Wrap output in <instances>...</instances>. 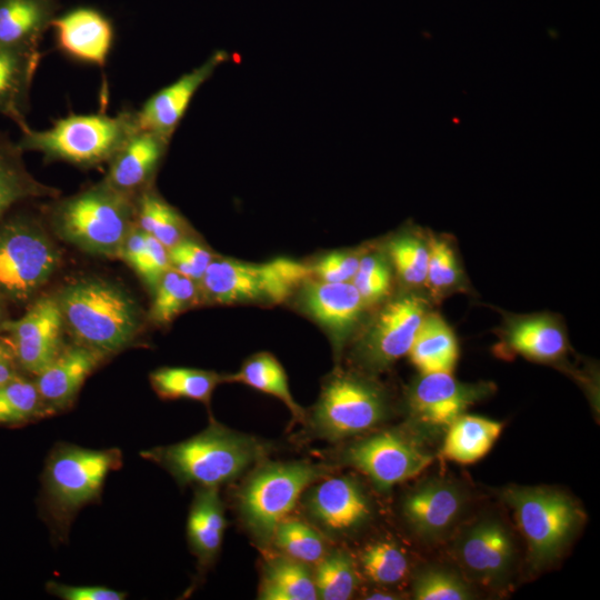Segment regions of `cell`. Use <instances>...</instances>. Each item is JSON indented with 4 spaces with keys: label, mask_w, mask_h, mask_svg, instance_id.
<instances>
[{
    "label": "cell",
    "mask_w": 600,
    "mask_h": 600,
    "mask_svg": "<svg viewBox=\"0 0 600 600\" xmlns=\"http://www.w3.org/2000/svg\"><path fill=\"white\" fill-rule=\"evenodd\" d=\"M64 326L77 343L104 357L133 343L142 327L137 301L120 286L98 278L66 284L56 296Z\"/></svg>",
    "instance_id": "6da1fadb"
},
{
    "label": "cell",
    "mask_w": 600,
    "mask_h": 600,
    "mask_svg": "<svg viewBox=\"0 0 600 600\" xmlns=\"http://www.w3.org/2000/svg\"><path fill=\"white\" fill-rule=\"evenodd\" d=\"M266 448L253 437L212 422L200 433L178 443L140 452L160 464L181 484L219 488L261 460Z\"/></svg>",
    "instance_id": "7a4b0ae2"
},
{
    "label": "cell",
    "mask_w": 600,
    "mask_h": 600,
    "mask_svg": "<svg viewBox=\"0 0 600 600\" xmlns=\"http://www.w3.org/2000/svg\"><path fill=\"white\" fill-rule=\"evenodd\" d=\"M119 449L93 450L58 443L41 477V509L57 536L64 539L78 511L101 496L111 471L121 467Z\"/></svg>",
    "instance_id": "3957f363"
},
{
    "label": "cell",
    "mask_w": 600,
    "mask_h": 600,
    "mask_svg": "<svg viewBox=\"0 0 600 600\" xmlns=\"http://www.w3.org/2000/svg\"><path fill=\"white\" fill-rule=\"evenodd\" d=\"M136 199L101 180L59 199L49 210L50 223L66 242L101 257H119L136 222Z\"/></svg>",
    "instance_id": "277c9868"
},
{
    "label": "cell",
    "mask_w": 600,
    "mask_h": 600,
    "mask_svg": "<svg viewBox=\"0 0 600 600\" xmlns=\"http://www.w3.org/2000/svg\"><path fill=\"white\" fill-rule=\"evenodd\" d=\"M138 129L136 110L76 114L57 119L44 130L28 123L19 127V148L37 151L47 162L64 161L87 169L109 162L123 142Z\"/></svg>",
    "instance_id": "5b68a950"
},
{
    "label": "cell",
    "mask_w": 600,
    "mask_h": 600,
    "mask_svg": "<svg viewBox=\"0 0 600 600\" xmlns=\"http://www.w3.org/2000/svg\"><path fill=\"white\" fill-rule=\"evenodd\" d=\"M24 203L0 219V296L17 306L31 302L60 262L43 223Z\"/></svg>",
    "instance_id": "8992f818"
},
{
    "label": "cell",
    "mask_w": 600,
    "mask_h": 600,
    "mask_svg": "<svg viewBox=\"0 0 600 600\" xmlns=\"http://www.w3.org/2000/svg\"><path fill=\"white\" fill-rule=\"evenodd\" d=\"M311 274L309 266L287 258L249 263L214 257L198 286L202 298L211 303L277 304L287 300Z\"/></svg>",
    "instance_id": "52a82bcc"
},
{
    "label": "cell",
    "mask_w": 600,
    "mask_h": 600,
    "mask_svg": "<svg viewBox=\"0 0 600 600\" xmlns=\"http://www.w3.org/2000/svg\"><path fill=\"white\" fill-rule=\"evenodd\" d=\"M326 469L307 462H270L252 472L239 492L241 518L263 546L272 542L278 524L294 508L300 496Z\"/></svg>",
    "instance_id": "ba28073f"
},
{
    "label": "cell",
    "mask_w": 600,
    "mask_h": 600,
    "mask_svg": "<svg viewBox=\"0 0 600 600\" xmlns=\"http://www.w3.org/2000/svg\"><path fill=\"white\" fill-rule=\"evenodd\" d=\"M502 498L514 510L536 566L556 559L581 522L578 506L556 490L513 487L506 489Z\"/></svg>",
    "instance_id": "9c48e42d"
},
{
    "label": "cell",
    "mask_w": 600,
    "mask_h": 600,
    "mask_svg": "<svg viewBox=\"0 0 600 600\" xmlns=\"http://www.w3.org/2000/svg\"><path fill=\"white\" fill-rule=\"evenodd\" d=\"M386 413L384 396L376 384L340 373L323 387L312 421L319 436L340 440L371 429Z\"/></svg>",
    "instance_id": "30bf717a"
},
{
    "label": "cell",
    "mask_w": 600,
    "mask_h": 600,
    "mask_svg": "<svg viewBox=\"0 0 600 600\" xmlns=\"http://www.w3.org/2000/svg\"><path fill=\"white\" fill-rule=\"evenodd\" d=\"M427 300L413 292L387 302L357 347V358L369 370L381 371L408 354L428 313Z\"/></svg>",
    "instance_id": "8fae6325"
},
{
    "label": "cell",
    "mask_w": 600,
    "mask_h": 600,
    "mask_svg": "<svg viewBox=\"0 0 600 600\" xmlns=\"http://www.w3.org/2000/svg\"><path fill=\"white\" fill-rule=\"evenodd\" d=\"M63 327L56 297L42 296L19 319L6 320L0 334L10 342L21 371L37 376L63 349Z\"/></svg>",
    "instance_id": "7c38bea8"
},
{
    "label": "cell",
    "mask_w": 600,
    "mask_h": 600,
    "mask_svg": "<svg viewBox=\"0 0 600 600\" xmlns=\"http://www.w3.org/2000/svg\"><path fill=\"white\" fill-rule=\"evenodd\" d=\"M344 460L386 491L419 474L432 458L400 432L382 431L350 446Z\"/></svg>",
    "instance_id": "4fadbf2b"
},
{
    "label": "cell",
    "mask_w": 600,
    "mask_h": 600,
    "mask_svg": "<svg viewBox=\"0 0 600 600\" xmlns=\"http://www.w3.org/2000/svg\"><path fill=\"white\" fill-rule=\"evenodd\" d=\"M493 390L488 382H461L451 372L421 373L409 388L408 409L419 424L429 429H447L470 406Z\"/></svg>",
    "instance_id": "5bb4252c"
},
{
    "label": "cell",
    "mask_w": 600,
    "mask_h": 600,
    "mask_svg": "<svg viewBox=\"0 0 600 600\" xmlns=\"http://www.w3.org/2000/svg\"><path fill=\"white\" fill-rule=\"evenodd\" d=\"M56 48L68 59L103 68L114 42L111 19L97 8L80 6L57 14L51 27Z\"/></svg>",
    "instance_id": "9a60e30c"
},
{
    "label": "cell",
    "mask_w": 600,
    "mask_h": 600,
    "mask_svg": "<svg viewBox=\"0 0 600 600\" xmlns=\"http://www.w3.org/2000/svg\"><path fill=\"white\" fill-rule=\"evenodd\" d=\"M227 59L224 51H216L201 66L153 93L136 110L138 129L170 140L196 92Z\"/></svg>",
    "instance_id": "2e32d148"
},
{
    "label": "cell",
    "mask_w": 600,
    "mask_h": 600,
    "mask_svg": "<svg viewBox=\"0 0 600 600\" xmlns=\"http://www.w3.org/2000/svg\"><path fill=\"white\" fill-rule=\"evenodd\" d=\"M309 514L327 531L344 534L370 517V503L361 486L349 477H334L313 486L307 494Z\"/></svg>",
    "instance_id": "e0dca14e"
},
{
    "label": "cell",
    "mask_w": 600,
    "mask_h": 600,
    "mask_svg": "<svg viewBox=\"0 0 600 600\" xmlns=\"http://www.w3.org/2000/svg\"><path fill=\"white\" fill-rule=\"evenodd\" d=\"M168 139L137 129L109 160L102 179L113 189L137 198L151 181L169 144Z\"/></svg>",
    "instance_id": "ac0fdd59"
},
{
    "label": "cell",
    "mask_w": 600,
    "mask_h": 600,
    "mask_svg": "<svg viewBox=\"0 0 600 600\" xmlns=\"http://www.w3.org/2000/svg\"><path fill=\"white\" fill-rule=\"evenodd\" d=\"M104 358L100 352L79 343L63 347L34 380L49 414L72 404L86 379Z\"/></svg>",
    "instance_id": "d6986e66"
},
{
    "label": "cell",
    "mask_w": 600,
    "mask_h": 600,
    "mask_svg": "<svg viewBox=\"0 0 600 600\" xmlns=\"http://www.w3.org/2000/svg\"><path fill=\"white\" fill-rule=\"evenodd\" d=\"M500 337L510 352L538 362L558 361L569 349L563 324L549 313L507 317Z\"/></svg>",
    "instance_id": "ffe728a7"
},
{
    "label": "cell",
    "mask_w": 600,
    "mask_h": 600,
    "mask_svg": "<svg viewBox=\"0 0 600 600\" xmlns=\"http://www.w3.org/2000/svg\"><path fill=\"white\" fill-rule=\"evenodd\" d=\"M302 300L308 313L330 332L337 347L353 330L366 307L352 282L309 281Z\"/></svg>",
    "instance_id": "44dd1931"
},
{
    "label": "cell",
    "mask_w": 600,
    "mask_h": 600,
    "mask_svg": "<svg viewBox=\"0 0 600 600\" xmlns=\"http://www.w3.org/2000/svg\"><path fill=\"white\" fill-rule=\"evenodd\" d=\"M403 514L424 539L446 534L463 509V496L453 484L432 480L419 486L403 502Z\"/></svg>",
    "instance_id": "7402d4cb"
},
{
    "label": "cell",
    "mask_w": 600,
    "mask_h": 600,
    "mask_svg": "<svg viewBox=\"0 0 600 600\" xmlns=\"http://www.w3.org/2000/svg\"><path fill=\"white\" fill-rule=\"evenodd\" d=\"M463 567L486 581L498 580L509 570L513 560V543L506 528L493 520L471 527L457 548Z\"/></svg>",
    "instance_id": "603a6c76"
},
{
    "label": "cell",
    "mask_w": 600,
    "mask_h": 600,
    "mask_svg": "<svg viewBox=\"0 0 600 600\" xmlns=\"http://www.w3.org/2000/svg\"><path fill=\"white\" fill-rule=\"evenodd\" d=\"M59 0H0V47L39 49Z\"/></svg>",
    "instance_id": "cb8c5ba5"
},
{
    "label": "cell",
    "mask_w": 600,
    "mask_h": 600,
    "mask_svg": "<svg viewBox=\"0 0 600 600\" xmlns=\"http://www.w3.org/2000/svg\"><path fill=\"white\" fill-rule=\"evenodd\" d=\"M42 58L39 49L0 47V116L26 124L30 90Z\"/></svg>",
    "instance_id": "d4e9b609"
},
{
    "label": "cell",
    "mask_w": 600,
    "mask_h": 600,
    "mask_svg": "<svg viewBox=\"0 0 600 600\" xmlns=\"http://www.w3.org/2000/svg\"><path fill=\"white\" fill-rule=\"evenodd\" d=\"M226 518L218 488H198L187 523L188 541L200 566H209L218 556Z\"/></svg>",
    "instance_id": "484cf974"
},
{
    "label": "cell",
    "mask_w": 600,
    "mask_h": 600,
    "mask_svg": "<svg viewBox=\"0 0 600 600\" xmlns=\"http://www.w3.org/2000/svg\"><path fill=\"white\" fill-rule=\"evenodd\" d=\"M22 154L17 141L0 132V219L20 203L59 194L28 171Z\"/></svg>",
    "instance_id": "4316f807"
},
{
    "label": "cell",
    "mask_w": 600,
    "mask_h": 600,
    "mask_svg": "<svg viewBox=\"0 0 600 600\" xmlns=\"http://www.w3.org/2000/svg\"><path fill=\"white\" fill-rule=\"evenodd\" d=\"M408 354L421 373L451 372L459 356L454 332L439 313L428 311Z\"/></svg>",
    "instance_id": "83f0119b"
},
{
    "label": "cell",
    "mask_w": 600,
    "mask_h": 600,
    "mask_svg": "<svg viewBox=\"0 0 600 600\" xmlns=\"http://www.w3.org/2000/svg\"><path fill=\"white\" fill-rule=\"evenodd\" d=\"M501 430L498 421L463 413L446 429L442 453L458 463H473L489 452Z\"/></svg>",
    "instance_id": "f1b7e54d"
},
{
    "label": "cell",
    "mask_w": 600,
    "mask_h": 600,
    "mask_svg": "<svg viewBox=\"0 0 600 600\" xmlns=\"http://www.w3.org/2000/svg\"><path fill=\"white\" fill-rule=\"evenodd\" d=\"M259 599L316 600L318 593L313 574L302 562L287 556L274 558L263 570Z\"/></svg>",
    "instance_id": "f546056e"
},
{
    "label": "cell",
    "mask_w": 600,
    "mask_h": 600,
    "mask_svg": "<svg viewBox=\"0 0 600 600\" xmlns=\"http://www.w3.org/2000/svg\"><path fill=\"white\" fill-rule=\"evenodd\" d=\"M221 382H226V376L193 368L164 367L150 373V383L160 398L189 399L207 406Z\"/></svg>",
    "instance_id": "4dcf8cb0"
},
{
    "label": "cell",
    "mask_w": 600,
    "mask_h": 600,
    "mask_svg": "<svg viewBox=\"0 0 600 600\" xmlns=\"http://www.w3.org/2000/svg\"><path fill=\"white\" fill-rule=\"evenodd\" d=\"M226 381L243 383L276 397L284 403L297 420H303L304 418L303 409L291 394L283 367L269 352L253 354L242 364L238 372L226 376Z\"/></svg>",
    "instance_id": "1f68e13d"
},
{
    "label": "cell",
    "mask_w": 600,
    "mask_h": 600,
    "mask_svg": "<svg viewBox=\"0 0 600 600\" xmlns=\"http://www.w3.org/2000/svg\"><path fill=\"white\" fill-rule=\"evenodd\" d=\"M136 223L170 249L184 239L187 223L181 214L152 188L136 198Z\"/></svg>",
    "instance_id": "d6a6232c"
},
{
    "label": "cell",
    "mask_w": 600,
    "mask_h": 600,
    "mask_svg": "<svg viewBox=\"0 0 600 600\" xmlns=\"http://www.w3.org/2000/svg\"><path fill=\"white\" fill-rule=\"evenodd\" d=\"M387 254L404 286L411 289L426 287L429 236L418 230H406L388 242Z\"/></svg>",
    "instance_id": "836d02e7"
},
{
    "label": "cell",
    "mask_w": 600,
    "mask_h": 600,
    "mask_svg": "<svg viewBox=\"0 0 600 600\" xmlns=\"http://www.w3.org/2000/svg\"><path fill=\"white\" fill-rule=\"evenodd\" d=\"M199 300L198 282L169 268L154 288L149 317L157 324H168Z\"/></svg>",
    "instance_id": "e575fe53"
},
{
    "label": "cell",
    "mask_w": 600,
    "mask_h": 600,
    "mask_svg": "<svg viewBox=\"0 0 600 600\" xmlns=\"http://www.w3.org/2000/svg\"><path fill=\"white\" fill-rule=\"evenodd\" d=\"M464 273L451 241L429 236V260L426 288L433 298H443L466 288Z\"/></svg>",
    "instance_id": "d590c367"
},
{
    "label": "cell",
    "mask_w": 600,
    "mask_h": 600,
    "mask_svg": "<svg viewBox=\"0 0 600 600\" xmlns=\"http://www.w3.org/2000/svg\"><path fill=\"white\" fill-rule=\"evenodd\" d=\"M47 416L34 381L20 374L0 386V424L22 426Z\"/></svg>",
    "instance_id": "8d00e7d4"
},
{
    "label": "cell",
    "mask_w": 600,
    "mask_h": 600,
    "mask_svg": "<svg viewBox=\"0 0 600 600\" xmlns=\"http://www.w3.org/2000/svg\"><path fill=\"white\" fill-rule=\"evenodd\" d=\"M272 542L284 556L304 564H317L328 552L323 537L298 519H283L274 531Z\"/></svg>",
    "instance_id": "74e56055"
},
{
    "label": "cell",
    "mask_w": 600,
    "mask_h": 600,
    "mask_svg": "<svg viewBox=\"0 0 600 600\" xmlns=\"http://www.w3.org/2000/svg\"><path fill=\"white\" fill-rule=\"evenodd\" d=\"M318 599L347 600L358 584L351 558L342 551L327 552L313 574Z\"/></svg>",
    "instance_id": "f35d334b"
},
{
    "label": "cell",
    "mask_w": 600,
    "mask_h": 600,
    "mask_svg": "<svg viewBox=\"0 0 600 600\" xmlns=\"http://www.w3.org/2000/svg\"><path fill=\"white\" fill-rule=\"evenodd\" d=\"M360 562L368 579L380 584L398 583L409 570L404 552L391 541H378L366 547Z\"/></svg>",
    "instance_id": "ab89813d"
},
{
    "label": "cell",
    "mask_w": 600,
    "mask_h": 600,
    "mask_svg": "<svg viewBox=\"0 0 600 600\" xmlns=\"http://www.w3.org/2000/svg\"><path fill=\"white\" fill-rule=\"evenodd\" d=\"M351 282L366 306L381 301L389 294L392 284L389 259L380 252L362 253Z\"/></svg>",
    "instance_id": "60d3db41"
},
{
    "label": "cell",
    "mask_w": 600,
    "mask_h": 600,
    "mask_svg": "<svg viewBox=\"0 0 600 600\" xmlns=\"http://www.w3.org/2000/svg\"><path fill=\"white\" fill-rule=\"evenodd\" d=\"M418 600H467L472 598L468 587L453 573L442 569H427L413 583Z\"/></svg>",
    "instance_id": "b9f144b4"
},
{
    "label": "cell",
    "mask_w": 600,
    "mask_h": 600,
    "mask_svg": "<svg viewBox=\"0 0 600 600\" xmlns=\"http://www.w3.org/2000/svg\"><path fill=\"white\" fill-rule=\"evenodd\" d=\"M168 253L170 268L197 282L201 280L214 258L209 249L186 238L168 249Z\"/></svg>",
    "instance_id": "7bdbcfd3"
},
{
    "label": "cell",
    "mask_w": 600,
    "mask_h": 600,
    "mask_svg": "<svg viewBox=\"0 0 600 600\" xmlns=\"http://www.w3.org/2000/svg\"><path fill=\"white\" fill-rule=\"evenodd\" d=\"M363 252L334 251L320 258L311 268L312 274L326 282H351Z\"/></svg>",
    "instance_id": "ee69618b"
},
{
    "label": "cell",
    "mask_w": 600,
    "mask_h": 600,
    "mask_svg": "<svg viewBox=\"0 0 600 600\" xmlns=\"http://www.w3.org/2000/svg\"><path fill=\"white\" fill-rule=\"evenodd\" d=\"M169 268L168 249L154 237L146 233V253L137 273L150 289L154 290L159 280Z\"/></svg>",
    "instance_id": "f6af8a7d"
},
{
    "label": "cell",
    "mask_w": 600,
    "mask_h": 600,
    "mask_svg": "<svg viewBox=\"0 0 600 600\" xmlns=\"http://www.w3.org/2000/svg\"><path fill=\"white\" fill-rule=\"evenodd\" d=\"M47 591L63 600H122L124 592L102 586H69L56 581L46 584Z\"/></svg>",
    "instance_id": "bcb514c9"
},
{
    "label": "cell",
    "mask_w": 600,
    "mask_h": 600,
    "mask_svg": "<svg viewBox=\"0 0 600 600\" xmlns=\"http://www.w3.org/2000/svg\"><path fill=\"white\" fill-rule=\"evenodd\" d=\"M144 253L146 233L134 222L123 241L119 257L137 272Z\"/></svg>",
    "instance_id": "7dc6e473"
},
{
    "label": "cell",
    "mask_w": 600,
    "mask_h": 600,
    "mask_svg": "<svg viewBox=\"0 0 600 600\" xmlns=\"http://www.w3.org/2000/svg\"><path fill=\"white\" fill-rule=\"evenodd\" d=\"M22 374L8 339L0 334V386Z\"/></svg>",
    "instance_id": "c3c4849f"
},
{
    "label": "cell",
    "mask_w": 600,
    "mask_h": 600,
    "mask_svg": "<svg viewBox=\"0 0 600 600\" xmlns=\"http://www.w3.org/2000/svg\"><path fill=\"white\" fill-rule=\"evenodd\" d=\"M366 599H370V600H392V599H397V597H393V594L391 593H387V592H373V593H370Z\"/></svg>",
    "instance_id": "681fc988"
},
{
    "label": "cell",
    "mask_w": 600,
    "mask_h": 600,
    "mask_svg": "<svg viewBox=\"0 0 600 600\" xmlns=\"http://www.w3.org/2000/svg\"><path fill=\"white\" fill-rule=\"evenodd\" d=\"M4 303H6V300L0 296V329H1V326L3 324V322L6 320H8L6 318Z\"/></svg>",
    "instance_id": "f907efd6"
}]
</instances>
